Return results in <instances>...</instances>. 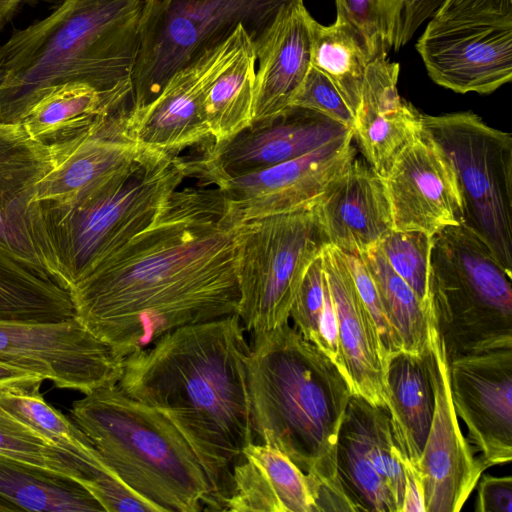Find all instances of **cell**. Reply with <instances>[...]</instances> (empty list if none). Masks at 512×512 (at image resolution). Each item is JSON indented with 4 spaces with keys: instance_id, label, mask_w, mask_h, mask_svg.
I'll return each instance as SVG.
<instances>
[{
    "instance_id": "cell-23",
    "label": "cell",
    "mask_w": 512,
    "mask_h": 512,
    "mask_svg": "<svg viewBox=\"0 0 512 512\" xmlns=\"http://www.w3.org/2000/svg\"><path fill=\"white\" fill-rule=\"evenodd\" d=\"M327 244L359 255L393 229L382 178L356 158L313 206Z\"/></svg>"
},
{
    "instance_id": "cell-30",
    "label": "cell",
    "mask_w": 512,
    "mask_h": 512,
    "mask_svg": "<svg viewBox=\"0 0 512 512\" xmlns=\"http://www.w3.org/2000/svg\"><path fill=\"white\" fill-rule=\"evenodd\" d=\"M445 0H335L337 15L364 40L371 59L399 50Z\"/></svg>"
},
{
    "instance_id": "cell-29",
    "label": "cell",
    "mask_w": 512,
    "mask_h": 512,
    "mask_svg": "<svg viewBox=\"0 0 512 512\" xmlns=\"http://www.w3.org/2000/svg\"><path fill=\"white\" fill-rule=\"evenodd\" d=\"M84 84L57 88L38 100L19 124L35 140L51 145L73 138L97 119L131 106Z\"/></svg>"
},
{
    "instance_id": "cell-21",
    "label": "cell",
    "mask_w": 512,
    "mask_h": 512,
    "mask_svg": "<svg viewBox=\"0 0 512 512\" xmlns=\"http://www.w3.org/2000/svg\"><path fill=\"white\" fill-rule=\"evenodd\" d=\"M321 258L337 317L339 364L352 394L387 408V362L374 321L351 275L345 253L326 244Z\"/></svg>"
},
{
    "instance_id": "cell-18",
    "label": "cell",
    "mask_w": 512,
    "mask_h": 512,
    "mask_svg": "<svg viewBox=\"0 0 512 512\" xmlns=\"http://www.w3.org/2000/svg\"><path fill=\"white\" fill-rule=\"evenodd\" d=\"M129 108L97 119L65 142L51 144L54 166L38 193L43 207L67 209L84 203L140 157L142 149L127 129Z\"/></svg>"
},
{
    "instance_id": "cell-7",
    "label": "cell",
    "mask_w": 512,
    "mask_h": 512,
    "mask_svg": "<svg viewBox=\"0 0 512 512\" xmlns=\"http://www.w3.org/2000/svg\"><path fill=\"white\" fill-rule=\"evenodd\" d=\"M512 273L465 224L433 235L432 316L448 361L512 349Z\"/></svg>"
},
{
    "instance_id": "cell-14",
    "label": "cell",
    "mask_w": 512,
    "mask_h": 512,
    "mask_svg": "<svg viewBox=\"0 0 512 512\" xmlns=\"http://www.w3.org/2000/svg\"><path fill=\"white\" fill-rule=\"evenodd\" d=\"M426 359L433 384L434 411L415 468L425 512H458L487 468L473 452L460 428L451 397L449 362L432 315Z\"/></svg>"
},
{
    "instance_id": "cell-28",
    "label": "cell",
    "mask_w": 512,
    "mask_h": 512,
    "mask_svg": "<svg viewBox=\"0 0 512 512\" xmlns=\"http://www.w3.org/2000/svg\"><path fill=\"white\" fill-rule=\"evenodd\" d=\"M70 289L0 245V321H60L75 318Z\"/></svg>"
},
{
    "instance_id": "cell-19",
    "label": "cell",
    "mask_w": 512,
    "mask_h": 512,
    "mask_svg": "<svg viewBox=\"0 0 512 512\" xmlns=\"http://www.w3.org/2000/svg\"><path fill=\"white\" fill-rule=\"evenodd\" d=\"M428 75L456 93L490 94L512 79V25L431 20L416 43Z\"/></svg>"
},
{
    "instance_id": "cell-36",
    "label": "cell",
    "mask_w": 512,
    "mask_h": 512,
    "mask_svg": "<svg viewBox=\"0 0 512 512\" xmlns=\"http://www.w3.org/2000/svg\"><path fill=\"white\" fill-rule=\"evenodd\" d=\"M336 464L339 481L354 512H399L393 495L367 458L346 414L338 435Z\"/></svg>"
},
{
    "instance_id": "cell-38",
    "label": "cell",
    "mask_w": 512,
    "mask_h": 512,
    "mask_svg": "<svg viewBox=\"0 0 512 512\" xmlns=\"http://www.w3.org/2000/svg\"><path fill=\"white\" fill-rule=\"evenodd\" d=\"M290 107L308 109L352 129L355 116L333 82L310 66Z\"/></svg>"
},
{
    "instance_id": "cell-33",
    "label": "cell",
    "mask_w": 512,
    "mask_h": 512,
    "mask_svg": "<svg viewBox=\"0 0 512 512\" xmlns=\"http://www.w3.org/2000/svg\"><path fill=\"white\" fill-rule=\"evenodd\" d=\"M256 55L249 39L224 67L205 99V113L214 144L231 140L253 123Z\"/></svg>"
},
{
    "instance_id": "cell-35",
    "label": "cell",
    "mask_w": 512,
    "mask_h": 512,
    "mask_svg": "<svg viewBox=\"0 0 512 512\" xmlns=\"http://www.w3.org/2000/svg\"><path fill=\"white\" fill-rule=\"evenodd\" d=\"M369 271L384 312L401 340L404 352H428L432 308H426L410 286L392 269L375 246L358 255Z\"/></svg>"
},
{
    "instance_id": "cell-11",
    "label": "cell",
    "mask_w": 512,
    "mask_h": 512,
    "mask_svg": "<svg viewBox=\"0 0 512 512\" xmlns=\"http://www.w3.org/2000/svg\"><path fill=\"white\" fill-rule=\"evenodd\" d=\"M124 357L76 317L0 321V363L83 394L118 383Z\"/></svg>"
},
{
    "instance_id": "cell-24",
    "label": "cell",
    "mask_w": 512,
    "mask_h": 512,
    "mask_svg": "<svg viewBox=\"0 0 512 512\" xmlns=\"http://www.w3.org/2000/svg\"><path fill=\"white\" fill-rule=\"evenodd\" d=\"M311 18L304 3L286 6L254 43L259 66L255 71L253 123L273 119L290 108L311 66Z\"/></svg>"
},
{
    "instance_id": "cell-43",
    "label": "cell",
    "mask_w": 512,
    "mask_h": 512,
    "mask_svg": "<svg viewBox=\"0 0 512 512\" xmlns=\"http://www.w3.org/2000/svg\"><path fill=\"white\" fill-rule=\"evenodd\" d=\"M405 472V491L402 512H425L424 498L420 479L415 466L401 456Z\"/></svg>"
},
{
    "instance_id": "cell-4",
    "label": "cell",
    "mask_w": 512,
    "mask_h": 512,
    "mask_svg": "<svg viewBox=\"0 0 512 512\" xmlns=\"http://www.w3.org/2000/svg\"><path fill=\"white\" fill-rule=\"evenodd\" d=\"M143 0H63L0 46V123H20L51 91L88 85L132 103Z\"/></svg>"
},
{
    "instance_id": "cell-27",
    "label": "cell",
    "mask_w": 512,
    "mask_h": 512,
    "mask_svg": "<svg viewBox=\"0 0 512 512\" xmlns=\"http://www.w3.org/2000/svg\"><path fill=\"white\" fill-rule=\"evenodd\" d=\"M0 502L10 511H104L78 481L0 455Z\"/></svg>"
},
{
    "instance_id": "cell-26",
    "label": "cell",
    "mask_w": 512,
    "mask_h": 512,
    "mask_svg": "<svg viewBox=\"0 0 512 512\" xmlns=\"http://www.w3.org/2000/svg\"><path fill=\"white\" fill-rule=\"evenodd\" d=\"M387 410L401 456L420 460L434 411L431 374L424 356L401 351L387 366Z\"/></svg>"
},
{
    "instance_id": "cell-12",
    "label": "cell",
    "mask_w": 512,
    "mask_h": 512,
    "mask_svg": "<svg viewBox=\"0 0 512 512\" xmlns=\"http://www.w3.org/2000/svg\"><path fill=\"white\" fill-rule=\"evenodd\" d=\"M53 166L52 145L35 140L19 123H0V245L69 287L38 201L40 184Z\"/></svg>"
},
{
    "instance_id": "cell-41",
    "label": "cell",
    "mask_w": 512,
    "mask_h": 512,
    "mask_svg": "<svg viewBox=\"0 0 512 512\" xmlns=\"http://www.w3.org/2000/svg\"><path fill=\"white\" fill-rule=\"evenodd\" d=\"M345 257L357 291L377 328L388 364L394 355L403 351L401 340L386 317L373 279L362 259L347 253Z\"/></svg>"
},
{
    "instance_id": "cell-40",
    "label": "cell",
    "mask_w": 512,
    "mask_h": 512,
    "mask_svg": "<svg viewBox=\"0 0 512 512\" xmlns=\"http://www.w3.org/2000/svg\"><path fill=\"white\" fill-rule=\"evenodd\" d=\"M433 16L453 25H512V0H445Z\"/></svg>"
},
{
    "instance_id": "cell-42",
    "label": "cell",
    "mask_w": 512,
    "mask_h": 512,
    "mask_svg": "<svg viewBox=\"0 0 512 512\" xmlns=\"http://www.w3.org/2000/svg\"><path fill=\"white\" fill-rule=\"evenodd\" d=\"M476 512H512V477L483 474L477 482Z\"/></svg>"
},
{
    "instance_id": "cell-44",
    "label": "cell",
    "mask_w": 512,
    "mask_h": 512,
    "mask_svg": "<svg viewBox=\"0 0 512 512\" xmlns=\"http://www.w3.org/2000/svg\"><path fill=\"white\" fill-rule=\"evenodd\" d=\"M33 378L40 377L0 363V386L19 383Z\"/></svg>"
},
{
    "instance_id": "cell-5",
    "label": "cell",
    "mask_w": 512,
    "mask_h": 512,
    "mask_svg": "<svg viewBox=\"0 0 512 512\" xmlns=\"http://www.w3.org/2000/svg\"><path fill=\"white\" fill-rule=\"evenodd\" d=\"M71 420L106 464L159 512L203 511L210 484L192 447L160 410L101 386L72 403Z\"/></svg>"
},
{
    "instance_id": "cell-34",
    "label": "cell",
    "mask_w": 512,
    "mask_h": 512,
    "mask_svg": "<svg viewBox=\"0 0 512 512\" xmlns=\"http://www.w3.org/2000/svg\"><path fill=\"white\" fill-rule=\"evenodd\" d=\"M0 455L35 465L81 483L91 494L105 491L121 479L113 470H101L58 448L0 404Z\"/></svg>"
},
{
    "instance_id": "cell-9",
    "label": "cell",
    "mask_w": 512,
    "mask_h": 512,
    "mask_svg": "<svg viewBox=\"0 0 512 512\" xmlns=\"http://www.w3.org/2000/svg\"><path fill=\"white\" fill-rule=\"evenodd\" d=\"M326 244L313 207L243 223L236 314L245 331L266 332L288 322L302 280Z\"/></svg>"
},
{
    "instance_id": "cell-31",
    "label": "cell",
    "mask_w": 512,
    "mask_h": 512,
    "mask_svg": "<svg viewBox=\"0 0 512 512\" xmlns=\"http://www.w3.org/2000/svg\"><path fill=\"white\" fill-rule=\"evenodd\" d=\"M309 35L311 66L333 82L355 116L367 67L372 60L363 38L340 15L328 26L311 18Z\"/></svg>"
},
{
    "instance_id": "cell-22",
    "label": "cell",
    "mask_w": 512,
    "mask_h": 512,
    "mask_svg": "<svg viewBox=\"0 0 512 512\" xmlns=\"http://www.w3.org/2000/svg\"><path fill=\"white\" fill-rule=\"evenodd\" d=\"M399 71L387 54L369 62L351 129L367 164L382 179L423 130L422 113L398 93Z\"/></svg>"
},
{
    "instance_id": "cell-3",
    "label": "cell",
    "mask_w": 512,
    "mask_h": 512,
    "mask_svg": "<svg viewBox=\"0 0 512 512\" xmlns=\"http://www.w3.org/2000/svg\"><path fill=\"white\" fill-rule=\"evenodd\" d=\"M251 336L247 375L255 442L279 449L308 476L317 512H354L336 464L352 395L347 379L288 322Z\"/></svg>"
},
{
    "instance_id": "cell-46",
    "label": "cell",
    "mask_w": 512,
    "mask_h": 512,
    "mask_svg": "<svg viewBox=\"0 0 512 512\" xmlns=\"http://www.w3.org/2000/svg\"><path fill=\"white\" fill-rule=\"evenodd\" d=\"M10 509L0 502V512H8Z\"/></svg>"
},
{
    "instance_id": "cell-2",
    "label": "cell",
    "mask_w": 512,
    "mask_h": 512,
    "mask_svg": "<svg viewBox=\"0 0 512 512\" xmlns=\"http://www.w3.org/2000/svg\"><path fill=\"white\" fill-rule=\"evenodd\" d=\"M244 332L236 313L168 331L124 357L117 383L164 413L192 447L210 484L204 511H226L233 470L255 442Z\"/></svg>"
},
{
    "instance_id": "cell-15",
    "label": "cell",
    "mask_w": 512,
    "mask_h": 512,
    "mask_svg": "<svg viewBox=\"0 0 512 512\" xmlns=\"http://www.w3.org/2000/svg\"><path fill=\"white\" fill-rule=\"evenodd\" d=\"M353 141L351 130L295 159L212 185L240 223L311 208L356 158Z\"/></svg>"
},
{
    "instance_id": "cell-25",
    "label": "cell",
    "mask_w": 512,
    "mask_h": 512,
    "mask_svg": "<svg viewBox=\"0 0 512 512\" xmlns=\"http://www.w3.org/2000/svg\"><path fill=\"white\" fill-rule=\"evenodd\" d=\"M226 511L317 512L308 476L282 451L258 442L233 470Z\"/></svg>"
},
{
    "instance_id": "cell-17",
    "label": "cell",
    "mask_w": 512,
    "mask_h": 512,
    "mask_svg": "<svg viewBox=\"0 0 512 512\" xmlns=\"http://www.w3.org/2000/svg\"><path fill=\"white\" fill-rule=\"evenodd\" d=\"M351 129L319 114L290 107L279 116L253 123L231 140L206 146L195 159L196 178L205 184L222 177L256 173L307 154Z\"/></svg>"
},
{
    "instance_id": "cell-45",
    "label": "cell",
    "mask_w": 512,
    "mask_h": 512,
    "mask_svg": "<svg viewBox=\"0 0 512 512\" xmlns=\"http://www.w3.org/2000/svg\"><path fill=\"white\" fill-rule=\"evenodd\" d=\"M39 0H0V28L14 15L24 3Z\"/></svg>"
},
{
    "instance_id": "cell-16",
    "label": "cell",
    "mask_w": 512,
    "mask_h": 512,
    "mask_svg": "<svg viewBox=\"0 0 512 512\" xmlns=\"http://www.w3.org/2000/svg\"><path fill=\"white\" fill-rule=\"evenodd\" d=\"M449 362L454 410L466 439L488 469L512 459V349L455 358Z\"/></svg>"
},
{
    "instance_id": "cell-32",
    "label": "cell",
    "mask_w": 512,
    "mask_h": 512,
    "mask_svg": "<svg viewBox=\"0 0 512 512\" xmlns=\"http://www.w3.org/2000/svg\"><path fill=\"white\" fill-rule=\"evenodd\" d=\"M43 381L33 378L0 386V404L58 448L92 467L112 470L71 418L45 401L40 393Z\"/></svg>"
},
{
    "instance_id": "cell-8",
    "label": "cell",
    "mask_w": 512,
    "mask_h": 512,
    "mask_svg": "<svg viewBox=\"0 0 512 512\" xmlns=\"http://www.w3.org/2000/svg\"><path fill=\"white\" fill-rule=\"evenodd\" d=\"M303 0H143L132 73V107L151 102L168 79L243 26L253 43L286 6Z\"/></svg>"
},
{
    "instance_id": "cell-13",
    "label": "cell",
    "mask_w": 512,
    "mask_h": 512,
    "mask_svg": "<svg viewBox=\"0 0 512 512\" xmlns=\"http://www.w3.org/2000/svg\"><path fill=\"white\" fill-rule=\"evenodd\" d=\"M251 39L238 26L224 42L209 48L178 69L148 104L130 106L129 135L146 151L179 156L210 137L205 113L207 93L240 48Z\"/></svg>"
},
{
    "instance_id": "cell-20",
    "label": "cell",
    "mask_w": 512,
    "mask_h": 512,
    "mask_svg": "<svg viewBox=\"0 0 512 512\" xmlns=\"http://www.w3.org/2000/svg\"><path fill=\"white\" fill-rule=\"evenodd\" d=\"M393 229L430 236L464 223L454 171L443 151L422 130L382 179Z\"/></svg>"
},
{
    "instance_id": "cell-1",
    "label": "cell",
    "mask_w": 512,
    "mask_h": 512,
    "mask_svg": "<svg viewBox=\"0 0 512 512\" xmlns=\"http://www.w3.org/2000/svg\"><path fill=\"white\" fill-rule=\"evenodd\" d=\"M243 223L221 190L177 189L154 220L71 287L76 317L120 355L237 312Z\"/></svg>"
},
{
    "instance_id": "cell-10",
    "label": "cell",
    "mask_w": 512,
    "mask_h": 512,
    "mask_svg": "<svg viewBox=\"0 0 512 512\" xmlns=\"http://www.w3.org/2000/svg\"><path fill=\"white\" fill-rule=\"evenodd\" d=\"M422 127L448 159L464 223L512 273V136L472 111L422 114Z\"/></svg>"
},
{
    "instance_id": "cell-39",
    "label": "cell",
    "mask_w": 512,
    "mask_h": 512,
    "mask_svg": "<svg viewBox=\"0 0 512 512\" xmlns=\"http://www.w3.org/2000/svg\"><path fill=\"white\" fill-rule=\"evenodd\" d=\"M325 275L321 254L309 266L290 310L294 327L319 347V327L324 310Z\"/></svg>"
},
{
    "instance_id": "cell-6",
    "label": "cell",
    "mask_w": 512,
    "mask_h": 512,
    "mask_svg": "<svg viewBox=\"0 0 512 512\" xmlns=\"http://www.w3.org/2000/svg\"><path fill=\"white\" fill-rule=\"evenodd\" d=\"M190 177H195L194 160L142 149L135 162L84 203L67 209L42 206L70 291L146 228Z\"/></svg>"
},
{
    "instance_id": "cell-37",
    "label": "cell",
    "mask_w": 512,
    "mask_h": 512,
    "mask_svg": "<svg viewBox=\"0 0 512 512\" xmlns=\"http://www.w3.org/2000/svg\"><path fill=\"white\" fill-rule=\"evenodd\" d=\"M433 236L421 231L390 230L376 245L392 269L428 309L431 303Z\"/></svg>"
}]
</instances>
